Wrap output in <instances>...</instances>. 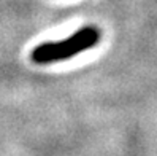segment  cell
I'll return each mask as SVG.
<instances>
[{"label": "cell", "mask_w": 157, "mask_h": 156, "mask_svg": "<svg viewBox=\"0 0 157 156\" xmlns=\"http://www.w3.org/2000/svg\"><path fill=\"white\" fill-rule=\"evenodd\" d=\"M100 30L95 26H84L73 35L63 38L62 42H48L41 43L36 48H33L30 59L35 64H51L60 62L70 58H75L76 54L94 48L100 42Z\"/></svg>", "instance_id": "cell-1"}]
</instances>
